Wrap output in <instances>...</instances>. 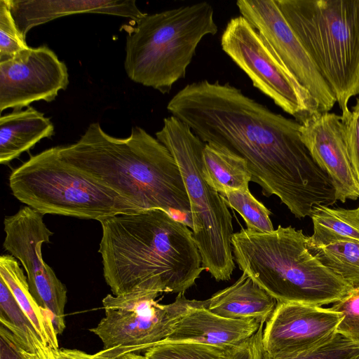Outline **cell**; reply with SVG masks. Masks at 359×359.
<instances>
[{"mask_svg":"<svg viewBox=\"0 0 359 359\" xmlns=\"http://www.w3.org/2000/svg\"><path fill=\"white\" fill-rule=\"evenodd\" d=\"M50 119L32 107L0 118V163L6 165L43 138L54 135Z\"/></svg>","mask_w":359,"mask_h":359,"instance_id":"d6986e66","label":"cell"},{"mask_svg":"<svg viewBox=\"0 0 359 359\" xmlns=\"http://www.w3.org/2000/svg\"><path fill=\"white\" fill-rule=\"evenodd\" d=\"M156 137L170 151L180 170L190 204L193 236L203 267L217 281L229 280L235 269L232 217L222 196L203 177L202 153L205 143L173 116L163 119Z\"/></svg>","mask_w":359,"mask_h":359,"instance_id":"ba28073f","label":"cell"},{"mask_svg":"<svg viewBox=\"0 0 359 359\" xmlns=\"http://www.w3.org/2000/svg\"><path fill=\"white\" fill-rule=\"evenodd\" d=\"M343 316L337 333L355 341H359V285L330 308Z\"/></svg>","mask_w":359,"mask_h":359,"instance_id":"f1b7e54d","label":"cell"},{"mask_svg":"<svg viewBox=\"0 0 359 359\" xmlns=\"http://www.w3.org/2000/svg\"><path fill=\"white\" fill-rule=\"evenodd\" d=\"M358 210H359V207H358Z\"/></svg>","mask_w":359,"mask_h":359,"instance_id":"8d00e7d4","label":"cell"},{"mask_svg":"<svg viewBox=\"0 0 359 359\" xmlns=\"http://www.w3.org/2000/svg\"><path fill=\"white\" fill-rule=\"evenodd\" d=\"M341 120L348 154L359 182V106L355 104L350 114Z\"/></svg>","mask_w":359,"mask_h":359,"instance_id":"4dcf8cb0","label":"cell"},{"mask_svg":"<svg viewBox=\"0 0 359 359\" xmlns=\"http://www.w3.org/2000/svg\"><path fill=\"white\" fill-rule=\"evenodd\" d=\"M21 36L55 19L78 13H100L130 18L137 22L147 13L135 0H8Z\"/></svg>","mask_w":359,"mask_h":359,"instance_id":"2e32d148","label":"cell"},{"mask_svg":"<svg viewBox=\"0 0 359 359\" xmlns=\"http://www.w3.org/2000/svg\"><path fill=\"white\" fill-rule=\"evenodd\" d=\"M118 359H147L144 355L137 354L135 353H128L122 355Z\"/></svg>","mask_w":359,"mask_h":359,"instance_id":"e575fe53","label":"cell"},{"mask_svg":"<svg viewBox=\"0 0 359 359\" xmlns=\"http://www.w3.org/2000/svg\"><path fill=\"white\" fill-rule=\"evenodd\" d=\"M200 301L187 299L183 293L168 304L158 302L142 312L105 309V316L90 330L103 343L97 353L106 359L147 350L165 340L188 310Z\"/></svg>","mask_w":359,"mask_h":359,"instance_id":"7c38bea8","label":"cell"},{"mask_svg":"<svg viewBox=\"0 0 359 359\" xmlns=\"http://www.w3.org/2000/svg\"><path fill=\"white\" fill-rule=\"evenodd\" d=\"M0 278L6 283L43 341L52 348L59 350L57 334L53 323L32 297L27 278L12 255H3L0 257Z\"/></svg>","mask_w":359,"mask_h":359,"instance_id":"44dd1931","label":"cell"},{"mask_svg":"<svg viewBox=\"0 0 359 359\" xmlns=\"http://www.w3.org/2000/svg\"><path fill=\"white\" fill-rule=\"evenodd\" d=\"M236 6L241 15L258 31L285 67L318 102L320 112H329L336 98L276 0H238Z\"/></svg>","mask_w":359,"mask_h":359,"instance_id":"8fae6325","label":"cell"},{"mask_svg":"<svg viewBox=\"0 0 359 359\" xmlns=\"http://www.w3.org/2000/svg\"><path fill=\"white\" fill-rule=\"evenodd\" d=\"M0 320L1 325L13 334L24 337L31 334L40 336L29 318L18 303L6 283L1 278Z\"/></svg>","mask_w":359,"mask_h":359,"instance_id":"484cf974","label":"cell"},{"mask_svg":"<svg viewBox=\"0 0 359 359\" xmlns=\"http://www.w3.org/2000/svg\"><path fill=\"white\" fill-rule=\"evenodd\" d=\"M99 222L98 252L114 296L184 293L204 269L192 231L163 210L117 214Z\"/></svg>","mask_w":359,"mask_h":359,"instance_id":"7a4b0ae2","label":"cell"},{"mask_svg":"<svg viewBox=\"0 0 359 359\" xmlns=\"http://www.w3.org/2000/svg\"><path fill=\"white\" fill-rule=\"evenodd\" d=\"M57 147L67 162L140 210H163L192 229L178 165L168 148L143 128L133 127L129 137L118 138L93 123L76 142Z\"/></svg>","mask_w":359,"mask_h":359,"instance_id":"3957f363","label":"cell"},{"mask_svg":"<svg viewBox=\"0 0 359 359\" xmlns=\"http://www.w3.org/2000/svg\"><path fill=\"white\" fill-rule=\"evenodd\" d=\"M221 196L226 205L243 218L247 229L257 233H269L274 230L269 217L271 211L257 201L249 189L232 190Z\"/></svg>","mask_w":359,"mask_h":359,"instance_id":"cb8c5ba5","label":"cell"},{"mask_svg":"<svg viewBox=\"0 0 359 359\" xmlns=\"http://www.w3.org/2000/svg\"><path fill=\"white\" fill-rule=\"evenodd\" d=\"M313 233L308 236L309 248L338 241L359 242V210L332 208L320 205L311 215Z\"/></svg>","mask_w":359,"mask_h":359,"instance_id":"7402d4cb","label":"cell"},{"mask_svg":"<svg viewBox=\"0 0 359 359\" xmlns=\"http://www.w3.org/2000/svg\"><path fill=\"white\" fill-rule=\"evenodd\" d=\"M147 359H229L228 349L189 341L160 342L145 351Z\"/></svg>","mask_w":359,"mask_h":359,"instance_id":"d4e9b609","label":"cell"},{"mask_svg":"<svg viewBox=\"0 0 359 359\" xmlns=\"http://www.w3.org/2000/svg\"><path fill=\"white\" fill-rule=\"evenodd\" d=\"M207 306L208 300H203L190 308L163 341L196 342L229 349L252 337L262 323L224 318L210 311Z\"/></svg>","mask_w":359,"mask_h":359,"instance_id":"e0dca14e","label":"cell"},{"mask_svg":"<svg viewBox=\"0 0 359 359\" xmlns=\"http://www.w3.org/2000/svg\"><path fill=\"white\" fill-rule=\"evenodd\" d=\"M299 132L313 159L331 179L337 200H356L359 182L348 154L341 115L314 113L300 123Z\"/></svg>","mask_w":359,"mask_h":359,"instance_id":"9a60e30c","label":"cell"},{"mask_svg":"<svg viewBox=\"0 0 359 359\" xmlns=\"http://www.w3.org/2000/svg\"><path fill=\"white\" fill-rule=\"evenodd\" d=\"M264 324L249 339L228 349L229 359H264L262 344Z\"/></svg>","mask_w":359,"mask_h":359,"instance_id":"1f68e13d","label":"cell"},{"mask_svg":"<svg viewBox=\"0 0 359 359\" xmlns=\"http://www.w3.org/2000/svg\"><path fill=\"white\" fill-rule=\"evenodd\" d=\"M10 333L23 359H59L57 350L46 344L41 337L35 334L18 337Z\"/></svg>","mask_w":359,"mask_h":359,"instance_id":"f546056e","label":"cell"},{"mask_svg":"<svg viewBox=\"0 0 359 359\" xmlns=\"http://www.w3.org/2000/svg\"><path fill=\"white\" fill-rule=\"evenodd\" d=\"M207 300V309L215 314L231 319H253L261 323H266L277 304L272 296L245 273L233 285Z\"/></svg>","mask_w":359,"mask_h":359,"instance_id":"ac0fdd59","label":"cell"},{"mask_svg":"<svg viewBox=\"0 0 359 359\" xmlns=\"http://www.w3.org/2000/svg\"><path fill=\"white\" fill-rule=\"evenodd\" d=\"M59 359H106L97 353H87L78 349L62 348L57 351Z\"/></svg>","mask_w":359,"mask_h":359,"instance_id":"836d02e7","label":"cell"},{"mask_svg":"<svg viewBox=\"0 0 359 359\" xmlns=\"http://www.w3.org/2000/svg\"><path fill=\"white\" fill-rule=\"evenodd\" d=\"M264 359H359V341L336 333L328 341L306 352L288 358H273L264 352Z\"/></svg>","mask_w":359,"mask_h":359,"instance_id":"4316f807","label":"cell"},{"mask_svg":"<svg viewBox=\"0 0 359 359\" xmlns=\"http://www.w3.org/2000/svg\"><path fill=\"white\" fill-rule=\"evenodd\" d=\"M68 84L67 67L51 49L28 47L0 62V111L52 102Z\"/></svg>","mask_w":359,"mask_h":359,"instance_id":"4fadbf2b","label":"cell"},{"mask_svg":"<svg viewBox=\"0 0 359 359\" xmlns=\"http://www.w3.org/2000/svg\"><path fill=\"white\" fill-rule=\"evenodd\" d=\"M13 195L41 215L53 214L98 222L140 210L110 188L67 162L57 147L32 156L9 177Z\"/></svg>","mask_w":359,"mask_h":359,"instance_id":"52a82bcc","label":"cell"},{"mask_svg":"<svg viewBox=\"0 0 359 359\" xmlns=\"http://www.w3.org/2000/svg\"><path fill=\"white\" fill-rule=\"evenodd\" d=\"M206 1L147 14L126 37L124 67L129 79L163 94L184 79L196 50L217 25Z\"/></svg>","mask_w":359,"mask_h":359,"instance_id":"5b68a950","label":"cell"},{"mask_svg":"<svg viewBox=\"0 0 359 359\" xmlns=\"http://www.w3.org/2000/svg\"><path fill=\"white\" fill-rule=\"evenodd\" d=\"M0 359H23L10 332L1 325L0 328Z\"/></svg>","mask_w":359,"mask_h":359,"instance_id":"d6a6232c","label":"cell"},{"mask_svg":"<svg viewBox=\"0 0 359 359\" xmlns=\"http://www.w3.org/2000/svg\"><path fill=\"white\" fill-rule=\"evenodd\" d=\"M343 316L330 308L277 302L263 330L264 352L288 358L318 347L336 333Z\"/></svg>","mask_w":359,"mask_h":359,"instance_id":"5bb4252c","label":"cell"},{"mask_svg":"<svg viewBox=\"0 0 359 359\" xmlns=\"http://www.w3.org/2000/svg\"><path fill=\"white\" fill-rule=\"evenodd\" d=\"M309 250L324 266L352 287L359 285L358 241H338Z\"/></svg>","mask_w":359,"mask_h":359,"instance_id":"603a6c76","label":"cell"},{"mask_svg":"<svg viewBox=\"0 0 359 359\" xmlns=\"http://www.w3.org/2000/svg\"><path fill=\"white\" fill-rule=\"evenodd\" d=\"M28 47L17 28L8 0H0V62Z\"/></svg>","mask_w":359,"mask_h":359,"instance_id":"83f0119b","label":"cell"},{"mask_svg":"<svg viewBox=\"0 0 359 359\" xmlns=\"http://www.w3.org/2000/svg\"><path fill=\"white\" fill-rule=\"evenodd\" d=\"M4 224V248L21 262L32 297L50 318L57 335L61 334L65 328L67 290L41 254L42 244L50 243L53 233L43 215L27 205L5 217Z\"/></svg>","mask_w":359,"mask_h":359,"instance_id":"30bf717a","label":"cell"},{"mask_svg":"<svg viewBox=\"0 0 359 359\" xmlns=\"http://www.w3.org/2000/svg\"><path fill=\"white\" fill-rule=\"evenodd\" d=\"M167 109L204 143L243 158L266 196L275 195L297 218L337 200L332 182L311 157L300 123L271 111L229 83L187 84Z\"/></svg>","mask_w":359,"mask_h":359,"instance_id":"6da1fadb","label":"cell"},{"mask_svg":"<svg viewBox=\"0 0 359 359\" xmlns=\"http://www.w3.org/2000/svg\"><path fill=\"white\" fill-rule=\"evenodd\" d=\"M223 51L253 86L302 123L320 112L318 102L294 79L258 31L240 15L232 18L221 36Z\"/></svg>","mask_w":359,"mask_h":359,"instance_id":"9c48e42d","label":"cell"},{"mask_svg":"<svg viewBox=\"0 0 359 359\" xmlns=\"http://www.w3.org/2000/svg\"><path fill=\"white\" fill-rule=\"evenodd\" d=\"M355 104L359 106V98L357 99V101H356Z\"/></svg>","mask_w":359,"mask_h":359,"instance_id":"d590c367","label":"cell"},{"mask_svg":"<svg viewBox=\"0 0 359 359\" xmlns=\"http://www.w3.org/2000/svg\"><path fill=\"white\" fill-rule=\"evenodd\" d=\"M231 245L239 269L277 302L321 306L353 288L311 252L302 230L291 226L269 233L242 229L232 235Z\"/></svg>","mask_w":359,"mask_h":359,"instance_id":"277c9868","label":"cell"},{"mask_svg":"<svg viewBox=\"0 0 359 359\" xmlns=\"http://www.w3.org/2000/svg\"><path fill=\"white\" fill-rule=\"evenodd\" d=\"M202 174L220 195L232 190L249 189L252 174L248 162L229 149L206 144L202 153Z\"/></svg>","mask_w":359,"mask_h":359,"instance_id":"ffe728a7","label":"cell"},{"mask_svg":"<svg viewBox=\"0 0 359 359\" xmlns=\"http://www.w3.org/2000/svg\"><path fill=\"white\" fill-rule=\"evenodd\" d=\"M333 93L341 118L359 94V0H276Z\"/></svg>","mask_w":359,"mask_h":359,"instance_id":"8992f818","label":"cell"}]
</instances>
